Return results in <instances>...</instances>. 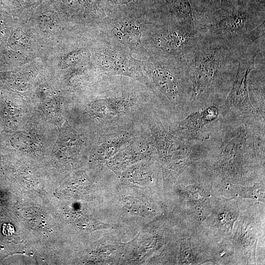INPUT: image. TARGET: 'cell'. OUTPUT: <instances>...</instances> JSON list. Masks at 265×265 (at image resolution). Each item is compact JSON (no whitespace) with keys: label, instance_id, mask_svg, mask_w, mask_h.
Wrapping results in <instances>:
<instances>
[{"label":"cell","instance_id":"1","mask_svg":"<svg viewBox=\"0 0 265 265\" xmlns=\"http://www.w3.org/2000/svg\"><path fill=\"white\" fill-rule=\"evenodd\" d=\"M245 50L218 40L201 38L183 58L188 82L195 95L205 94L236 71Z\"/></svg>","mask_w":265,"mask_h":265},{"label":"cell","instance_id":"2","mask_svg":"<svg viewBox=\"0 0 265 265\" xmlns=\"http://www.w3.org/2000/svg\"><path fill=\"white\" fill-rule=\"evenodd\" d=\"M265 13L232 7L201 13L197 30L202 38L245 50L265 36Z\"/></svg>","mask_w":265,"mask_h":265},{"label":"cell","instance_id":"3","mask_svg":"<svg viewBox=\"0 0 265 265\" xmlns=\"http://www.w3.org/2000/svg\"><path fill=\"white\" fill-rule=\"evenodd\" d=\"M158 29L153 43L162 57L183 59L201 38L197 29L173 22Z\"/></svg>","mask_w":265,"mask_h":265},{"label":"cell","instance_id":"4","mask_svg":"<svg viewBox=\"0 0 265 265\" xmlns=\"http://www.w3.org/2000/svg\"><path fill=\"white\" fill-rule=\"evenodd\" d=\"M174 14L173 23L197 29L200 12L195 9L190 0H171Z\"/></svg>","mask_w":265,"mask_h":265},{"label":"cell","instance_id":"5","mask_svg":"<svg viewBox=\"0 0 265 265\" xmlns=\"http://www.w3.org/2000/svg\"><path fill=\"white\" fill-rule=\"evenodd\" d=\"M28 38L26 33L20 28H15L11 32L7 40L8 47L14 51H18L26 47Z\"/></svg>","mask_w":265,"mask_h":265},{"label":"cell","instance_id":"6","mask_svg":"<svg viewBox=\"0 0 265 265\" xmlns=\"http://www.w3.org/2000/svg\"><path fill=\"white\" fill-rule=\"evenodd\" d=\"M208 2L212 5H214L215 6L217 7H224L225 6H228L232 2L233 0H207Z\"/></svg>","mask_w":265,"mask_h":265},{"label":"cell","instance_id":"7","mask_svg":"<svg viewBox=\"0 0 265 265\" xmlns=\"http://www.w3.org/2000/svg\"><path fill=\"white\" fill-rule=\"evenodd\" d=\"M14 233L13 226L9 224H4L2 226V233L7 236L12 235Z\"/></svg>","mask_w":265,"mask_h":265},{"label":"cell","instance_id":"8","mask_svg":"<svg viewBox=\"0 0 265 265\" xmlns=\"http://www.w3.org/2000/svg\"><path fill=\"white\" fill-rule=\"evenodd\" d=\"M249 3L254 4L255 6L262 7L264 8L265 0H247Z\"/></svg>","mask_w":265,"mask_h":265}]
</instances>
